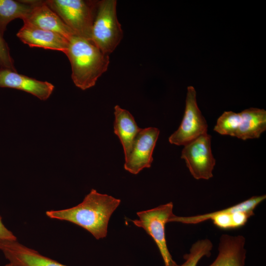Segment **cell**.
Wrapping results in <instances>:
<instances>
[{"label": "cell", "instance_id": "1", "mask_svg": "<svg viewBox=\"0 0 266 266\" xmlns=\"http://www.w3.org/2000/svg\"><path fill=\"white\" fill-rule=\"evenodd\" d=\"M121 200L93 189L82 202L73 207L47 211L50 218L67 221L90 233L97 239L106 237L111 215L120 205Z\"/></svg>", "mask_w": 266, "mask_h": 266}, {"label": "cell", "instance_id": "2", "mask_svg": "<svg viewBox=\"0 0 266 266\" xmlns=\"http://www.w3.org/2000/svg\"><path fill=\"white\" fill-rule=\"evenodd\" d=\"M65 52L71 67V78L82 90L89 89L107 69L109 55L103 53L89 39L73 35Z\"/></svg>", "mask_w": 266, "mask_h": 266}, {"label": "cell", "instance_id": "3", "mask_svg": "<svg viewBox=\"0 0 266 266\" xmlns=\"http://www.w3.org/2000/svg\"><path fill=\"white\" fill-rule=\"evenodd\" d=\"M45 3L77 36L92 40L99 0H48Z\"/></svg>", "mask_w": 266, "mask_h": 266}, {"label": "cell", "instance_id": "4", "mask_svg": "<svg viewBox=\"0 0 266 266\" xmlns=\"http://www.w3.org/2000/svg\"><path fill=\"white\" fill-rule=\"evenodd\" d=\"M266 198L265 195L253 196L229 207L216 211L192 216L174 215L169 222L196 224L211 220L217 228L223 230L233 229L243 226L254 215V210Z\"/></svg>", "mask_w": 266, "mask_h": 266}, {"label": "cell", "instance_id": "5", "mask_svg": "<svg viewBox=\"0 0 266 266\" xmlns=\"http://www.w3.org/2000/svg\"><path fill=\"white\" fill-rule=\"evenodd\" d=\"M116 7V0H99L92 29V41L103 53L109 55L123 37Z\"/></svg>", "mask_w": 266, "mask_h": 266}, {"label": "cell", "instance_id": "6", "mask_svg": "<svg viewBox=\"0 0 266 266\" xmlns=\"http://www.w3.org/2000/svg\"><path fill=\"white\" fill-rule=\"evenodd\" d=\"M172 202L137 212L138 219L133 220L134 225L142 228L154 240L163 259L165 266H179L173 260L168 249L166 238L165 226L173 213Z\"/></svg>", "mask_w": 266, "mask_h": 266}, {"label": "cell", "instance_id": "7", "mask_svg": "<svg viewBox=\"0 0 266 266\" xmlns=\"http://www.w3.org/2000/svg\"><path fill=\"white\" fill-rule=\"evenodd\" d=\"M207 128L206 121L197 104L195 89L193 86H188L182 120L178 129L169 137V142L178 146H185L207 133Z\"/></svg>", "mask_w": 266, "mask_h": 266}, {"label": "cell", "instance_id": "8", "mask_svg": "<svg viewBox=\"0 0 266 266\" xmlns=\"http://www.w3.org/2000/svg\"><path fill=\"white\" fill-rule=\"evenodd\" d=\"M211 136L203 134L184 146L181 158L184 159L196 179L208 180L213 177L216 161L212 153Z\"/></svg>", "mask_w": 266, "mask_h": 266}, {"label": "cell", "instance_id": "9", "mask_svg": "<svg viewBox=\"0 0 266 266\" xmlns=\"http://www.w3.org/2000/svg\"><path fill=\"white\" fill-rule=\"evenodd\" d=\"M159 134L160 130L156 128L140 129L128 157L125 159V170L137 174L143 169L151 167L153 161V151Z\"/></svg>", "mask_w": 266, "mask_h": 266}, {"label": "cell", "instance_id": "10", "mask_svg": "<svg viewBox=\"0 0 266 266\" xmlns=\"http://www.w3.org/2000/svg\"><path fill=\"white\" fill-rule=\"evenodd\" d=\"M0 87L23 91L41 100H47L54 89V86L50 82L38 80L7 68L0 69Z\"/></svg>", "mask_w": 266, "mask_h": 266}, {"label": "cell", "instance_id": "11", "mask_svg": "<svg viewBox=\"0 0 266 266\" xmlns=\"http://www.w3.org/2000/svg\"><path fill=\"white\" fill-rule=\"evenodd\" d=\"M0 249L13 266H67L40 254L16 240H0Z\"/></svg>", "mask_w": 266, "mask_h": 266}, {"label": "cell", "instance_id": "12", "mask_svg": "<svg viewBox=\"0 0 266 266\" xmlns=\"http://www.w3.org/2000/svg\"><path fill=\"white\" fill-rule=\"evenodd\" d=\"M17 37L30 47H41L65 53L69 40L56 33L24 23L17 33Z\"/></svg>", "mask_w": 266, "mask_h": 266}, {"label": "cell", "instance_id": "13", "mask_svg": "<svg viewBox=\"0 0 266 266\" xmlns=\"http://www.w3.org/2000/svg\"><path fill=\"white\" fill-rule=\"evenodd\" d=\"M23 21L24 23L59 33L68 40L75 35L45 1H36Z\"/></svg>", "mask_w": 266, "mask_h": 266}, {"label": "cell", "instance_id": "14", "mask_svg": "<svg viewBox=\"0 0 266 266\" xmlns=\"http://www.w3.org/2000/svg\"><path fill=\"white\" fill-rule=\"evenodd\" d=\"M233 137L245 140L258 138L266 130V111L249 108L235 113Z\"/></svg>", "mask_w": 266, "mask_h": 266}, {"label": "cell", "instance_id": "15", "mask_svg": "<svg viewBox=\"0 0 266 266\" xmlns=\"http://www.w3.org/2000/svg\"><path fill=\"white\" fill-rule=\"evenodd\" d=\"M245 237L242 235H221L218 247L219 253L209 266H244L246 251Z\"/></svg>", "mask_w": 266, "mask_h": 266}, {"label": "cell", "instance_id": "16", "mask_svg": "<svg viewBox=\"0 0 266 266\" xmlns=\"http://www.w3.org/2000/svg\"><path fill=\"white\" fill-rule=\"evenodd\" d=\"M114 132L122 145L126 159L141 128L138 127L131 113L118 105L114 107Z\"/></svg>", "mask_w": 266, "mask_h": 266}, {"label": "cell", "instance_id": "17", "mask_svg": "<svg viewBox=\"0 0 266 266\" xmlns=\"http://www.w3.org/2000/svg\"><path fill=\"white\" fill-rule=\"evenodd\" d=\"M36 1L0 0V33L2 35L7 25L12 20L25 19L31 12Z\"/></svg>", "mask_w": 266, "mask_h": 266}, {"label": "cell", "instance_id": "18", "mask_svg": "<svg viewBox=\"0 0 266 266\" xmlns=\"http://www.w3.org/2000/svg\"><path fill=\"white\" fill-rule=\"evenodd\" d=\"M213 244L208 239L198 240L191 246L190 252L183 256L185 262L181 266H197L203 257H210Z\"/></svg>", "mask_w": 266, "mask_h": 266}, {"label": "cell", "instance_id": "19", "mask_svg": "<svg viewBox=\"0 0 266 266\" xmlns=\"http://www.w3.org/2000/svg\"><path fill=\"white\" fill-rule=\"evenodd\" d=\"M0 68H7L14 71L15 69L14 61L9 52V49L6 41L0 33Z\"/></svg>", "mask_w": 266, "mask_h": 266}, {"label": "cell", "instance_id": "20", "mask_svg": "<svg viewBox=\"0 0 266 266\" xmlns=\"http://www.w3.org/2000/svg\"><path fill=\"white\" fill-rule=\"evenodd\" d=\"M0 240H16L15 236L3 224L0 216Z\"/></svg>", "mask_w": 266, "mask_h": 266}, {"label": "cell", "instance_id": "21", "mask_svg": "<svg viewBox=\"0 0 266 266\" xmlns=\"http://www.w3.org/2000/svg\"><path fill=\"white\" fill-rule=\"evenodd\" d=\"M4 266H13L12 264H11L10 263Z\"/></svg>", "mask_w": 266, "mask_h": 266}]
</instances>
